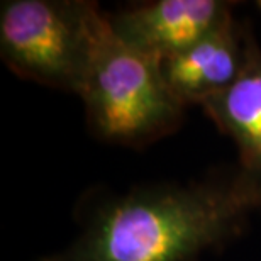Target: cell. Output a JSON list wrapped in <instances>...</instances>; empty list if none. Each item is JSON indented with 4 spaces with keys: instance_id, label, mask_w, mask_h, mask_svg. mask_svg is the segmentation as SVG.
<instances>
[{
    "instance_id": "obj_1",
    "label": "cell",
    "mask_w": 261,
    "mask_h": 261,
    "mask_svg": "<svg viewBox=\"0 0 261 261\" xmlns=\"http://www.w3.org/2000/svg\"><path fill=\"white\" fill-rule=\"evenodd\" d=\"M261 184L239 168L221 180L146 185L92 212L70 246L36 261H195L241 234Z\"/></svg>"
},
{
    "instance_id": "obj_2",
    "label": "cell",
    "mask_w": 261,
    "mask_h": 261,
    "mask_svg": "<svg viewBox=\"0 0 261 261\" xmlns=\"http://www.w3.org/2000/svg\"><path fill=\"white\" fill-rule=\"evenodd\" d=\"M78 95L90 130L111 144L143 148L184 121L185 106L166 85L160 63L124 44L109 20Z\"/></svg>"
},
{
    "instance_id": "obj_3",
    "label": "cell",
    "mask_w": 261,
    "mask_h": 261,
    "mask_svg": "<svg viewBox=\"0 0 261 261\" xmlns=\"http://www.w3.org/2000/svg\"><path fill=\"white\" fill-rule=\"evenodd\" d=\"M106 25L88 0H5L0 56L17 76L78 95Z\"/></svg>"
},
{
    "instance_id": "obj_4",
    "label": "cell",
    "mask_w": 261,
    "mask_h": 261,
    "mask_svg": "<svg viewBox=\"0 0 261 261\" xmlns=\"http://www.w3.org/2000/svg\"><path fill=\"white\" fill-rule=\"evenodd\" d=\"M232 7L224 0H154L107 14V20L124 44L161 63L216 29Z\"/></svg>"
},
{
    "instance_id": "obj_5",
    "label": "cell",
    "mask_w": 261,
    "mask_h": 261,
    "mask_svg": "<svg viewBox=\"0 0 261 261\" xmlns=\"http://www.w3.org/2000/svg\"><path fill=\"white\" fill-rule=\"evenodd\" d=\"M251 29L229 14L194 46L161 61V73L173 95L184 103L202 106L229 88L241 75Z\"/></svg>"
},
{
    "instance_id": "obj_6",
    "label": "cell",
    "mask_w": 261,
    "mask_h": 261,
    "mask_svg": "<svg viewBox=\"0 0 261 261\" xmlns=\"http://www.w3.org/2000/svg\"><path fill=\"white\" fill-rule=\"evenodd\" d=\"M200 107L221 133L234 141L241 170L261 184V49L253 33L238 80Z\"/></svg>"
},
{
    "instance_id": "obj_7",
    "label": "cell",
    "mask_w": 261,
    "mask_h": 261,
    "mask_svg": "<svg viewBox=\"0 0 261 261\" xmlns=\"http://www.w3.org/2000/svg\"><path fill=\"white\" fill-rule=\"evenodd\" d=\"M256 5H258V9H259V10H261V2H258V4H256Z\"/></svg>"
}]
</instances>
